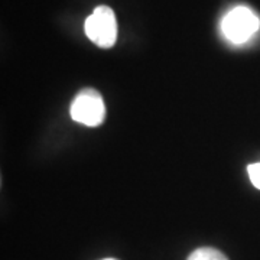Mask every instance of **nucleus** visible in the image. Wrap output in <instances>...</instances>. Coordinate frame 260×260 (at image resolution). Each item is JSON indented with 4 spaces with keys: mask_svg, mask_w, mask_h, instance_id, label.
<instances>
[{
    "mask_svg": "<svg viewBox=\"0 0 260 260\" xmlns=\"http://www.w3.org/2000/svg\"><path fill=\"white\" fill-rule=\"evenodd\" d=\"M85 34L100 48H112L117 39V22L109 6H99L85 20Z\"/></svg>",
    "mask_w": 260,
    "mask_h": 260,
    "instance_id": "obj_2",
    "label": "nucleus"
},
{
    "mask_svg": "<svg viewBox=\"0 0 260 260\" xmlns=\"http://www.w3.org/2000/svg\"><path fill=\"white\" fill-rule=\"evenodd\" d=\"M247 172H249V178H250L251 184L260 189V162L257 164H251L247 167Z\"/></svg>",
    "mask_w": 260,
    "mask_h": 260,
    "instance_id": "obj_5",
    "label": "nucleus"
},
{
    "mask_svg": "<svg viewBox=\"0 0 260 260\" xmlns=\"http://www.w3.org/2000/svg\"><path fill=\"white\" fill-rule=\"evenodd\" d=\"M260 28V19L249 8L239 6L232 9L223 19L224 37L233 44H244Z\"/></svg>",
    "mask_w": 260,
    "mask_h": 260,
    "instance_id": "obj_1",
    "label": "nucleus"
},
{
    "mask_svg": "<svg viewBox=\"0 0 260 260\" xmlns=\"http://www.w3.org/2000/svg\"><path fill=\"white\" fill-rule=\"evenodd\" d=\"M103 260H116V259H103Z\"/></svg>",
    "mask_w": 260,
    "mask_h": 260,
    "instance_id": "obj_6",
    "label": "nucleus"
},
{
    "mask_svg": "<svg viewBox=\"0 0 260 260\" xmlns=\"http://www.w3.org/2000/svg\"><path fill=\"white\" fill-rule=\"evenodd\" d=\"M70 113L73 120L84 126L95 127L102 124L106 117V106L102 94L93 88L81 90L73 100Z\"/></svg>",
    "mask_w": 260,
    "mask_h": 260,
    "instance_id": "obj_3",
    "label": "nucleus"
},
{
    "mask_svg": "<svg viewBox=\"0 0 260 260\" xmlns=\"http://www.w3.org/2000/svg\"><path fill=\"white\" fill-rule=\"evenodd\" d=\"M186 260H229L223 253L214 247H200L194 250Z\"/></svg>",
    "mask_w": 260,
    "mask_h": 260,
    "instance_id": "obj_4",
    "label": "nucleus"
}]
</instances>
